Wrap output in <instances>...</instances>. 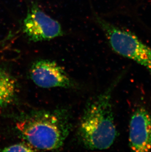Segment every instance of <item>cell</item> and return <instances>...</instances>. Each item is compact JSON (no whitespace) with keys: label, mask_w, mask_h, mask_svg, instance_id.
I'll return each mask as SVG.
<instances>
[{"label":"cell","mask_w":151,"mask_h":152,"mask_svg":"<svg viewBox=\"0 0 151 152\" xmlns=\"http://www.w3.org/2000/svg\"><path fill=\"white\" fill-rule=\"evenodd\" d=\"M113 50L145 68L151 75V48L131 32L118 27L96 16Z\"/></svg>","instance_id":"cell-3"},{"label":"cell","mask_w":151,"mask_h":152,"mask_svg":"<svg viewBox=\"0 0 151 152\" xmlns=\"http://www.w3.org/2000/svg\"><path fill=\"white\" fill-rule=\"evenodd\" d=\"M16 91L15 79L6 69L0 68V108L13 102Z\"/></svg>","instance_id":"cell-7"},{"label":"cell","mask_w":151,"mask_h":152,"mask_svg":"<svg viewBox=\"0 0 151 152\" xmlns=\"http://www.w3.org/2000/svg\"><path fill=\"white\" fill-rule=\"evenodd\" d=\"M128 144L137 152H148L151 149V115L144 108H138L130 120Z\"/></svg>","instance_id":"cell-6"},{"label":"cell","mask_w":151,"mask_h":152,"mask_svg":"<svg viewBox=\"0 0 151 152\" xmlns=\"http://www.w3.org/2000/svg\"><path fill=\"white\" fill-rule=\"evenodd\" d=\"M23 31L33 42L50 40L63 34L60 24L47 15L36 3H32L28 11Z\"/></svg>","instance_id":"cell-4"},{"label":"cell","mask_w":151,"mask_h":152,"mask_svg":"<svg viewBox=\"0 0 151 152\" xmlns=\"http://www.w3.org/2000/svg\"><path fill=\"white\" fill-rule=\"evenodd\" d=\"M16 129L22 138L37 151L54 150L62 146L71 124L63 110H34L17 119Z\"/></svg>","instance_id":"cell-1"},{"label":"cell","mask_w":151,"mask_h":152,"mask_svg":"<svg viewBox=\"0 0 151 152\" xmlns=\"http://www.w3.org/2000/svg\"><path fill=\"white\" fill-rule=\"evenodd\" d=\"M115 82L103 93L93 98L84 108L78 128L80 139L89 150H105L117 137L111 102Z\"/></svg>","instance_id":"cell-2"},{"label":"cell","mask_w":151,"mask_h":152,"mask_svg":"<svg viewBox=\"0 0 151 152\" xmlns=\"http://www.w3.org/2000/svg\"><path fill=\"white\" fill-rule=\"evenodd\" d=\"M29 73L33 82L42 88H70L74 86L65 70L53 61L43 59L36 61L31 65Z\"/></svg>","instance_id":"cell-5"},{"label":"cell","mask_w":151,"mask_h":152,"mask_svg":"<svg viewBox=\"0 0 151 152\" xmlns=\"http://www.w3.org/2000/svg\"><path fill=\"white\" fill-rule=\"evenodd\" d=\"M37 151L26 142L10 145L0 150L1 152H35Z\"/></svg>","instance_id":"cell-8"}]
</instances>
